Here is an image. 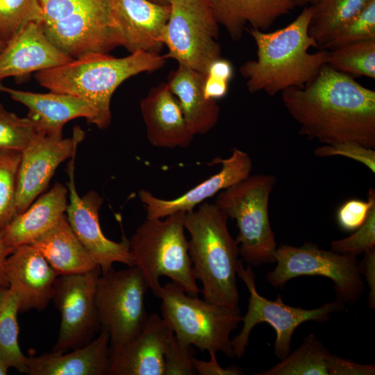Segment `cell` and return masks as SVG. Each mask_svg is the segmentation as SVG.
<instances>
[{"label": "cell", "instance_id": "cell-23", "mask_svg": "<svg viewBox=\"0 0 375 375\" xmlns=\"http://www.w3.org/2000/svg\"><path fill=\"white\" fill-rule=\"evenodd\" d=\"M375 367L331 354L313 334L278 364L258 375H374Z\"/></svg>", "mask_w": 375, "mask_h": 375}, {"label": "cell", "instance_id": "cell-14", "mask_svg": "<svg viewBox=\"0 0 375 375\" xmlns=\"http://www.w3.org/2000/svg\"><path fill=\"white\" fill-rule=\"evenodd\" d=\"M84 132L74 128L73 136L36 132L21 153L18 170L16 215L23 212L44 192L58 166L76 155Z\"/></svg>", "mask_w": 375, "mask_h": 375}, {"label": "cell", "instance_id": "cell-8", "mask_svg": "<svg viewBox=\"0 0 375 375\" xmlns=\"http://www.w3.org/2000/svg\"><path fill=\"white\" fill-rule=\"evenodd\" d=\"M237 276L249 292L247 311L242 319V328L240 333L231 339L234 357L238 358L244 354L251 332L258 324L267 323L274 328L276 334L274 354L281 360L290 354L292 337L301 324L308 321L325 322L331 314L344 308V303L338 299L308 310L286 305L280 294L274 301L266 299L257 291L255 274L251 265L244 268L242 260L238 262Z\"/></svg>", "mask_w": 375, "mask_h": 375}, {"label": "cell", "instance_id": "cell-24", "mask_svg": "<svg viewBox=\"0 0 375 375\" xmlns=\"http://www.w3.org/2000/svg\"><path fill=\"white\" fill-rule=\"evenodd\" d=\"M68 189L56 183L23 212L2 229L6 244L13 249L31 244L56 226L65 215Z\"/></svg>", "mask_w": 375, "mask_h": 375}, {"label": "cell", "instance_id": "cell-30", "mask_svg": "<svg viewBox=\"0 0 375 375\" xmlns=\"http://www.w3.org/2000/svg\"><path fill=\"white\" fill-rule=\"evenodd\" d=\"M19 304L15 293L8 288L0 305V353L9 367L28 374V357L18 342Z\"/></svg>", "mask_w": 375, "mask_h": 375}, {"label": "cell", "instance_id": "cell-45", "mask_svg": "<svg viewBox=\"0 0 375 375\" xmlns=\"http://www.w3.org/2000/svg\"><path fill=\"white\" fill-rule=\"evenodd\" d=\"M9 368L7 362L0 353V375L7 374Z\"/></svg>", "mask_w": 375, "mask_h": 375}, {"label": "cell", "instance_id": "cell-18", "mask_svg": "<svg viewBox=\"0 0 375 375\" xmlns=\"http://www.w3.org/2000/svg\"><path fill=\"white\" fill-rule=\"evenodd\" d=\"M171 331L162 317L149 315L134 338L110 345L108 374L164 375V347Z\"/></svg>", "mask_w": 375, "mask_h": 375}, {"label": "cell", "instance_id": "cell-25", "mask_svg": "<svg viewBox=\"0 0 375 375\" xmlns=\"http://www.w3.org/2000/svg\"><path fill=\"white\" fill-rule=\"evenodd\" d=\"M110 337L101 328L92 342L68 353L51 352L28 357L30 375H105L108 374Z\"/></svg>", "mask_w": 375, "mask_h": 375}, {"label": "cell", "instance_id": "cell-19", "mask_svg": "<svg viewBox=\"0 0 375 375\" xmlns=\"http://www.w3.org/2000/svg\"><path fill=\"white\" fill-rule=\"evenodd\" d=\"M4 272L19 312L43 310L51 300L58 274L32 244L15 248L5 262Z\"/></svg>", "mask_w": 375, "mask_h": 375}, {"label": "cell", "instance_id": "cell-12", "mask_svg": "<svg viewBox=\"0 0 375 375\" xmlns=\"http://www.w3.org/2000/svg\"><path fill=\"white\" fill-rule=\"evenodd\" d=\"M99 267L83 274L58 276L52 297L61 316L53 352L62 353L88 342L99 323L96 288Z\"/></svg>", "mask_w": 375, "mask_h": 375}, {"label": "cell", "instance_id": "cell-49", "mask_svg": "<svg viewBox=\"0 0 375 375\" xmlns=\"http://www.w3.org/2000/svg\"><path fill=\"white\" fill-rule=\"evenodd\" d=\"M6 46V42L3 40V39L0 37V53L3 49V48Z\"/></svg>", "mask_w": 375, "mask_h": 375}, {"label": "cell", "instance_id": "cell-26", "mask_svg": "<svg viewBox=\"0 0 375 375\" xmlns=\"http://www.w3.org/2000/svg\"><path fill=\"white\" fill-rule=\"evenodd\" d=\"M204 78V74L183 65H178L167 77V83L194 135L209 132L219 118L220 108L217 101L205 96Z\"/></svg>", "mask_w": 375, "mask_h": 375}, {"label": "cell", "instance_id": "cell-42", "mask_svg": "<svg viewBox=\"0 0 375 375\" xmlns=\"http://www.w3.org/2000/svg\"><path fill=\"white\" fill-rule=\"evenodd\" d=\"M210 360L204 361L194 358V366L197 374L199 375H242L244 373L237 366H231L226 368L221 367L216 358V353L208 352Z\"/></svg>", "mask_w": 375, "mask_h": 375}, {"label": "cell", "instance_id": "cell-1", "mask_svg": "<svg viewBox=\"0 0 375 375\" xmlns=\"http://www.w3.org/2000/svg\"><path fill=\"white\" fill-rule=\"evenodd\" d=\"M299 133L324 144L353 142L375 148V92L351 75L324 65L302 88L281 92Z\"/></svg>", "mask_w": 375, "mask_h": 375}, {"label": "cell", "instance_id": "cell-47", "mask_svg": "<svg viewBox=\"0 0 375 375\" xmlns=\"http://www.w3.org/2000/svg\"><path fill=\"white\" fill-rule=\"evenodd\" d=\"M7 289V287L0 285V305Z\"/></svg>", "mask_w": 375, "mask_h": 375}, {"label": "cell", "instance_id": "cell-13", "mask_svg": "<svg viewBox=\"0 0 375 375\" xmlns=\"http://www.w3.org/2000/svg\"><path fill=\"white\" fill-rule=\"evenodd\" d=\"M75 156L70 158L67 167L69 181L67 189L69 203L66 210L67 219L72 231L106 273L113 269L114 263L119 262L134 266L128 240L123 239L115 242L107 238L100 226L99 211L103 198L96 192L90 191L83 197L77 192L75 184Z\"/></svg>", "mask_w": 375, "mask_h": 375}, {"label": "cell", "instance_id": "cell-31", "mask_svg": "<svg viewBox=\"0 0 375 375\" xmlns=\"http://www.w3.org/2000/svg\"><path fill=\"white\" fill-rule=\"evenodd\" d=\"M327 65L338 72L375 78V39L349 43L328 51Z\"/></svg>", "mask_w": 375, "mask_h": 375}, {"label": "cell", "instance_id": "cell-15", "mask_svg": "<svg viewBox=\"0 0 375 375\" xmlns=\"http://www.w3.org/2000/svg\"><path fill=\"white\" fill-rule=\"evenodd\" d=\"M42 27L49 40L72 58L108 53L119 46L108 0H99L63 20Z\"/></svg>", "mask_w": 375, "mask_h": 375}, {"label": "cell", "instance_id": "cell-3", "mask_svg": "<svg viewBox=\"0 0 375 375\" xmlns=\"http://www.w3.org/2000/svg\"><path fill=\"white\" fill-rule=\"evenodd\" d=\"M166 59L160 53L145 51H136L122 58L108 53H92L37 72L35 78L51 92L71 94L85 101L94 112L91 124L104 129L111 122L110 101L117 88L133 76L160 69Z\"/></svg>", "mask_w": 375, "mask_h": 375}, {"label": "cell", "instance_id": "cell-4", "mask_svg": "<svg viewBox=\"0 0 375 375\" xmlns=\"http://www.w3.org/2000/svg\"><path fill=\"white\" fill-rule=\"evenodd\" d=\"M227 216L215 204L203 202L185 212L184 225L190 238L189 253L194 276L206 301L238 308L237 286L239 246L231 236Z\"/></svg>", "mask_w": 375, "mask_h": 375}, {"label": "cell", "instance_id": "cell-10", "mask_svg": "<svg viewBox=\"0 0 375 375\" xmlns=\"http://www.w3.org/2000/svg\"><path fill=\"white\" fill-rule=\"evenodd\" d=\"M162 34L166 58L206 75L210 64L221 58L217 40L219 24L206 0H172Z\"/></svg>", "mask_w": 375, "mask_h": 375}, {"label": "cell", "instance_id": "cell-21", "mask_svg": "<svg viewBox=\"0 0 375 375\" xmlns=\"http://www.w3.org/2000/svg\"><path fill=\"white\" fill-rule=\"evenodd\" d=\"M147 137L156 147L186 148L194 135L190 130L183 111L168 84L153 87L140 102Z\"/></svg>", "mask_w": 375, "mask_h": 375}, {"label": "cell", "instance_id": "cell-41", "mask_svg": "<svg viewBox=\"0 0 375 375\" xmlns=\"http://www.w3.org/2000/svg\"><path fill=\"white\" fill-rule=\"evenodd\" d=\"M99 0H39L44 26L60 22Z\"/></svg>", "mask_w": 375, "mask_h": 375}, {"label": "cell", "instance_id": "cell-29", "mask_svg": "<svg viewBox=\"0 0 375 375\" xmlns=\"http://www.w3.org/2000/svg\"><path fill=\"white\" fill-rule=\"evenodd\" d=\"M370 0H318L312 6L308 33L322 49Z\"/></svg>", "mask_w": 375, "mask_h": 375}, {"label": "cell", "instance_id": "cell-7", "mask_svg": "<svg viewBox=\"0 0 375 375\" xmlns=\"http://www.w3.org/2000/svg\"><path fill=\"white\" fill-rule=\"evenodd\" d=\"M275 183L273 175H250L216 195L214 203L236 222L239 254L251 266L275 262L277 244L268 210Z\"/></svg>", "mask_w": 375, "mask_h": 375}, {"label": "cell", "instance_id": "cell-34", "mask_svg": "<svg viewBox=\"0 0 375 375\" xmlns=\"http://www.w3.org/2000/svg\"><path fill=\"white\" fill-rule=\"evenodd\" d=\"M35 133L28 117H20L0 103V150L22 153Z\"/></svg>", "mask_w": 375, "mask_h": 375}, {"label": "cell", "instance_id": "cell-44", "mask_svg": "<svg viewBox=\"0 0 375 375\" xmlns=\"http://www.w3.org/2000/svg\"><path fill=\"white\" fill-rule=\"evenodd\" d=\"M14 250L13 248L8 246L4 241L2 230L0 231V285L8 288V284L6 281L4 265L8 256Z\"/></svg>", "mask_w": 375, "mask_h": 375}, {"label": "cell", "instance_id": "cell-27", "mask_svg": "<svg viewBox=\"0 0 375 375\" xmlns=\"http://www.w3.org/2000/svg\"><path fill=\"white\" fill-rule=\"evenodd\" d=\"M215 20L231 39L238 41L245 26L265 31L294 6L292 0H206Z\"/></svg>", "mask_w": 375, "mask_h": 375}, {"label": "cell", "instance_id": "cell-22", "mask_svg": "<svg viewBox=\"0 0 375 375\" xmlns=\"http://www.w3.org/2000/svg\"><path fill=\"white\" fill-rule=\"evenodd\" d=\"M0 92L24 105L28 110L27 117L36 132L62 135V128L68 122L85 118L91 124L94 112L90 105L77 97L51 92L35 93L6 87L0 81Z\"/></svg>", "mask_w": 375, "mask_h": 375}, {"label": "cell", "instance_id": "cell-33", "mask_svg": "<svg viewBox=\"0 0 375 375\" xmlns=\"http://www.w3.org/2000/svg\"><path fill=\"white\" fill-rule=\"evenodd\" d=\"M33 22H43L39 0H0V37L6 43Z\"/></svg>", "mask_w": 375, "mask_h": 375}, {"label": "cell", "instance_id": "cell-11", "mask_svg": "<svg viewBox=\"0 0 375 375\" xmlns=\"http://www.w3.org/2000/svg\"><path fill=\"white\" fill-rule=\"evenodd\" d=\"M149 285L136 266L101 273L96 288L99 323L107 331L110 345L134 338L143 328L148 315L145 295Z\"/></svg>", "mask_w": 375, "mask_h": 375}, {"label": "cell", "instance_id": "cell-6", "mask_svg": "<svg viewBox=\"0 0 375 375\" xmlns=\"http://www.w3.org/2000/svg\"><path fill=\"white\" fill-rule=\"evenodd\" d=\"M162 317L183 344L201 351L222 352L234 358L230 335L242 322L239 308L215 304L187 295L174 282L160 287Z\"/></svg>", "mask_w": 375, "mask_h": 375}, {"label": "cell", "instance_id": "cell-39", "mask_svg": "<svg viewBox=\"0 0 375 375\" xmlns=\"http://www.w3.org/2000/svg\"><path fill=\"white\" fill-rule=\"evenodd\" d=\"M233 76L232 63L222 57L213 61L205 75L203 91L208 99L216 100L227 94L228 84Z\"/></svg>", "mask_w": 375, "mask_h": 375}, {"label": "cell", "instance_id": "cell-16", "mask_svg": "<svg viewBox=\"0 0 375 375\" xmlns=\"http://www.w3.org/2000/svg\"><path fill=\"white\" fill-rule=\"evenodd\" d=\"M119 46L128 51L159 53L170 6L151 0H108Z\"/></svg>", "mask_w": 375, "mask_h": 375}, {"label": "cell", "instance_id": "cell-46", "mask_svg": "<svg viewBox=\"0 0 375 375\" xmlns=\"http://www.w3.org/2000/svg\"><path fill=\"white\" fill-rule=\"evenodd\" d=\"M318 0H292L294 6H306L308 4L313 5Z\"/></svg>", "mask_w": 375, "mask_h": 375}, {"label": "cell", "instance_id": "cell-32", "mask_svg": "<svg viewBox=\"0 0 375 375\" xmlns=\"http://www.w3.org/2000/svg\"><path fill=\"white\" fill-rule=\"evenodd\" d=\"M20 159V152L0 150V231L16 216Z\"/></svg>", "mask_w": 375, "mask_h": 375}, {"label": "cell", "instance_id": "cell-5", "mask_svg": "<svg viewBox=\"0 0 375 375\" xmlns=\"http://www.w3.org/2000/svg\"><path fill=\"white\" fill-rule=\"evenodd\" d=\"M185 212L161 219H146L128 240L136 266L157 297L162 276L169 278L190 295L197 296L189 244L185 235Z\"/></svg>", "mask_w": 375, "mask_h": 375}, {"label": "cell", "instance_id": "cell-40", "mask_svg": "<svg viewBox=\"0 0 375 375\" xmlns=\"http://www.w3.org/2000/svg\"><path fill=\"white\" fill-rule=\"evenodd\" d=\"M375 202V191L370 188L368 200L350 199L340 207L337 220L340 228L347 231H355L366 220L372 205Z\"/></svg>", "mask_w": 375, "mask_h": 375}, {"label": "cell", "instance_id": "cell-2", "mask_svg": "<svg viewBox=\"0 0 375 375\" xmlns=\"http://www.w3.org/2000/svg\"><path fill=\"white\" fill-rule=\"evenodd\" d=\"M312 13V6L306 7L293 22L272 32L247 29L257 48V58L240 69L249 92L263 91L274 97L289 88H302L327 64L328 50L309 52L310 47L317 48L308 33Z\"/></svg>", "mask_w": 375, "mask_h": 375}, {"label": "cell", "instance_id": "cell-48", "mask_svg": "<svg viewBox=\"0 0 375 375\" xmlns=\"http://www.w3.org/2000/svg\"><path fill=\"white\" fill-rule=\"evenodd\" d=\"M153 2L160 3V4H167L169 5L172 0H151Z\"/></svg>", "mask_w": 375, "mask_h": 375}, {"label": "cell", "instance_id": "cell-20", "mask_svg": "<svg viewBox=\"0 0 375 375\" xmlns=\"http://www.w3.org/2000/svg\"><path fill=\"white\" fill-rule=\"evenodd\" d=\"M73 59L49 40L42 22H31L8 41L1 51L0 81L54 68Z\"/></svg>", "mask_w": 375, "mask_h": 375}, {"label": "cell", "instance_id": "cell-43", "mask_svg": "<svg viewBox=\"0 0 375 375\" xmlns=\"http://www.w3.org/2000/svg\"><path fill=\"white\" fill-rule=\"evenodd\" d=\"M362 260L358 263L360 274H363L369 288V305L375 308V248L365 253Z\"/></svg>", "mask_w": 375, "mask_h": 375}, {"label": "cell", "instance_id": "cell-17", "mask_svg": "<svg viewBox=\"0 0 375 375\" xmlns=\"http://www.w3.org/2000/svg\"><path fill=\"white\" fill-rule=\"evenodd\" d=\"M217 161L222 163L219 172L177 198L163 199L148 190H140L138 197L146 208L147 219H161L178 212L192 211L207 199L246 179L252 170L250 156L239 149H233L228 158Z\"/></svg>", "mask_w": 375, "mask_h": 375}, {"label": "cell", "instance_id": "cell-28", "mask_svg": "<svg viewBox=\"0 0 375 375\" xmlns=\"http://www.w3.org/2000/svg\"><path fill=\"white\" fill-rule=\"evenodd\" d=\"M31 244L43 255L58 276L83 274L99 267L72 231L66 215Z\"/></svg>", "mask_w": 375, "mask_h": 375}, {"label": "cell", "instance_id": "cell-37", "mask_svg": "<svg viewBox=\"0 0 375 375\" xmlns=\"http://www.w3.org/2000/svg\"><path fill=\"white\" fill-rule=\"evenodd\" d=\"M194 356L190 345L181 342L172 330L164 347V375H195Z\"/></svg>", "mask_w": 375, "mask_h": 375}, {"label": "cell", "instance_id": "cell-38", "mask_svg": "<svg viewBox=\"0 0 375 375\" xmlns=\"http://www.w3.org/2000/svg\"><path fill=\"white\" fill-rule=\"evenodd\" d=\"M317 157L343 156L365 165L372 173H375L374 149L360 144L346 142L332 144H323L314 150Z\"/></svg>", "mask_w": 375, "mask_h": 375}, {"label": "cell", "instance_id": "cell-35", "mask_svg": "<svg viewBox=\"0 0 375 375\" xmlns=\"http://www.w3.org/2000/svg\"><path fill=\"white\" fill-rule=\"evenodd\" d=\"M370 39H375V0H370L322 49L331 50L349 43Z\"/></svg>", "mask_w": 375, "mask_h": 375}, {"label": "cell", "instance_id": "cell-9", "mask_svg": "<svg viewBox=\"0 0 375 375\" xmlns=\"http://www.w3.org/2000/svg\"><path fill=\"white\" fill-rule=\"evenodd\" d=\"M275 269L267 274V281L281 287L301 276H322L333 282L336 299L353 303L362 295L365 284L356 256L340 254L306 242L301 247L281 244L274 253Z\"/></svg>", "mask_w": 375, "mask_h": 375}, {"label": "cell", "instance_id": "cell-36", "mask_svg": "<svg viewBox=\"0 0 375 375\" xmlns=\"http://www.w3.org/2000/svg\"><path fill=\"white\" fill-rule=\"evenodd\" d=\"M349 236L331 243V250L357 257L375 248V202L372 205L365 222Z\"/></svg>", "mask_w": 375, "mask_h": 375}]
</instances>
